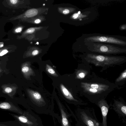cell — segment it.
<instances>
[{"instance_id": "obj_21", "label": "cell", "mask_w": 126, "mask_h": 126, "mask_svg": "<svg viewBox=\"0 0 126 126\" xmlns=\"http://www.w3.org/2000/svg\"><path fill=\"white\" fill-rule=\"evenodd\" d=\"M10 3L13 4H16L18 1L17 0H10Z\"/></svg>"}, {"instance_id": "obj_16", "label": "cell", "mask_w": 126, "mask_h": 126, "mask_svg": "<svg viewBox=\"0 0 126 126\" xmlns=\"http://www.w3.org/2000/svg\"><path fill=\"white\" fill-rule=\"evenodd\" d=\"M29 70V68L26 64H24L22 66L21 70L24 75H26L27 73Z\"/></svg>"}, {"instance_id": "obj_25", "label": "cell", "mask_w": 126, "mask_h": 126, "mask_svg": "<svg viewBox=\"0 0 126 126\" xmlns=\"http://www.w3.org/2000/svg\"><path fill=\"white\" fill-rule=\"evenodd\" d=\"M77 126H85V125L82 124L80 123L78 121V123Z\"/></svg>"}, {"instance_id": "obj_10", "label": "cell", "mask_w": 126, "mask_h": 126, "mask_svg": "<svg viewBox=\"0 0 126 126\" xmlns=\"http://www.w3.org/2000/svg\"><path fill=\"white\" fill-rule=\"evenodd\" d=\"M2 92L8 95L11 98L13 99L18 87L15 84L8 83L2 85L1 86Z\"/></svg>"}, {"instance_id": "obj_12", "label": "cell", "mask_w": 126, "mask_h": 126, "mask_svg": "<svg viewBox=\"0 0 126 126\" xmlns=\"http://www.w3.org/2000/svg\"><path fill=\"white\" fill-rule=\"evenodd\" d=\"M60 110L61 114L63 126H71L66 114L62 108H60Z\"/></svg>"}, {"instance_id": "obj_27", "label": "cell", "mask_w": 126, "mask_h": 126, "mask_svg": "<svg viewBox=\"0 0 126 126\" xmlns=\"http://www.w3.org/2000/svg\"><path fill=\"white\" fill-rule=\"evenodd\" d=\"M3 71V70L2 69L0 66V73H2Z\"/></svg>"}, {"instance_id": "obj_15", "label": "cell", "mask_w": 126, "mask_h": 126, "mask_svg": "<svg viewBox=\"0 0 126 126\" xmlns=\"http://www.w3.org/2000/svg\"><path fill=\"white\" fill-rule=\"evenodd\" d=\"M29 92L31 96L35 100L37 101H39L41 100V96L39 93L31 90Z\"/></svg>"}, {"instance_id": "obj_20", "label": "cell", "mask_w": 126, "mask_h": 126, "mask_svg": "<svg viewBox=\"0 0 126 126\" xmlns=\"http://www.w3.org/2000/svg\"><path fill=\"white\" fill-rule=\"evenodd\" d=\"M22 28L21 27H19L16 28L15 30V32L16 33H19L21 32L22 31Z\"/></svg>"}, {"instance_id": "obj_24", "label": "cell", "mask_w": 126, "mask_h": 126, "mask_svg": "<svg viewBox=\"0 0 126 126\" xmlns=\"http://www.w3.org/2000/svg\"><path fill=\"white\" fill-rule=\"evenodd\" d=\"M41 21L40 19H37L34 22L35 23L38 24L40 23Z\"/></svg>"}, {"instance_id": "obj_13", "label": "cell", "mask_w": 126, "mask_h": 126, "mask_svg": "<svg viewBox=\"0 0 126 126\" xmlns=\"http://www.w3.org/2000/svg\"><path fill=\"white\" fill-rule=\"evenodd\" d=\"M0 126H21L15 120L5 122H0Z\"/></svg>"}, {"instance_id": "obj_29", "label": "cell", "mask_w": 126, "mask_h": 126, "mask_svg": "<svg viewBox=\"0 0 126 126\" xmlns=\"http://www.w3.org/2000/svg\"><path fill=\"white\" fill-rule=\"evenodd\" d=\"M1 97V96H0V97Z\"/></svg>"}, {"instance_id": "obj_2", "label": "cell", "mask_w": 126, "mask_h": 126, "mask_svg": "<svg viewBox=\"0 0 126 126\" xmlns=\"http://www.w3.org/2000/svg\"><path fill=\"white\" fill-rule=\"evenodd\" d=\"M82 62L91 64L102 68V72L109 68L120 65L126 62V57L123 56L105 55L88 53L81 56Z\"/></svg>"}, {"instance_id": "obj_18", "label": "cell", "mask_w": 126, "mask_h": 126, "mask_svg": "<svg viewBox=\"0 0 126 126\" xmlns=\"http://www.w3.org/2000/svg\"><path fill=\"white\" fill-rule=\"evenodd\" d=\"M8 52V51L7 49L3 50L0 52V56H2L6 54Z\"/></svg>"}, {"instance_id": "obj_8", "label": "cell", "mask_w": 126, "mask_h": 126, "mask_svg": "<svg viewBox=\"0 0 126 126\" xmlns=\"http://www.w3.org/2000/svg\"><path fill=\"white\" fill-rule=\"evenodd\" d=\"M0 109L14 112L19 115H22L23 113L17 104L11 101L0 102Z\"/></svg>"}, {"instance_id": "obj_6", "label": "cell", "mask_w": 126, "mask_h": 126, "mask_svg": "<svg viewBox=\"0 0 126 126\" xmlns=\"http://www.w3.org/2000/svg\"><path fill=\"white\" fill-rule=\"evenodd\" d=\"M92 66L89 64L82 62L79 64L75 72V79L80 81L89 78L91 76Z\"/></svg>"}, {"instance_id": "obj_26", "label": "cell", "mask_w": 126, "mask_h": 126, "mask_svg": "<svg viewBox=\"0 0 126 126\" xmlns=\"http://www.w3.org/2000/svg\"><path fill=\"white\" fill-rule=\"evenodd\" d=\"M121 29L122 30H124L126 29V25H123L121 26Z\"/></svg>"}, {"instance_id": "obj_1", "label": "cell", "mask_w": 126, "mask_h": 126, "mask_svg": "<svg viewBox=\"0 0 126 126\" xmlns=\"http://www.w3.org/2000/svg\"><path fill=\"white\" fill-rule=\"evenodd\" d=\"M79 93L90 102L96 105L100 100L119 87L114 83L100 77L94 72L89 78L79 81Z\"/></svg>"}, {"instance_id": "obj_22", "label": "cell", "mask_w": 126, "mask_h": 126, "mask_svg": "<svg viewBox=\"0 0 126 126\" xmlns=\"http://www.w3.org/2000/svg\"><path fill=\"white\" fill-rule=\"evenodd\" d=\"M38 51L37 50H34L32 52V54L34 56L37 55L38 53Z\"/></svg>"}, {"instance_id": "obj_4", "label": "cell", "mask_w": 126, "mask_h": 126, "mask_svg": "<svg viewBox=\"0 0 126 126\" xmlns=\"http://www.w3.org/2000/svg\"><path fill=\"white\" fill-rule=\"evenodd\" d=\"M78 121L85 126H102L98 121L94 109L91 108H80L78 110Z\"/></svg>"}, {"instance_id": "obj_19", "label": "cell", "mask_w": 126, "mask_h": 126, "mask_svg": "<svg viewBox=\"0 0 126 126\" xmlns=\"http://www.w3.org/2000/svg\"><path fill=\"white\" fill-rule=\"evenodd\" d=\"M49 68L47 70L49 73L51 74H54L55 73V71L51 67Z\"/></svg>"}, {"instance_id": "obj_3", "label": "cell", "mask_w": 126, "mask_h": 126, "mask_svg": "<svg viewBox=\"0 0 126 126\" xmlns=\"http://www.w3.org/2000/svg\"><path fill=\"white\" fill-rule=\"evenodd\" d=\"M85 45L90 53L116 55L126 53L125 48L104 43L90 42L85 43Z\"/></svg>"}, {"instance_id": "obj_28", "label": "cell", "mask_w": 126, "mask_h": 126, "mask_svg": "<svg viewBox=\"0 0 126 126\" xmlns=\"http://www.w3.org/2000/svg\"><path fill=\"white\" fill-rule=\"evenodd\" d=\"M39 44V43L38 42H37V43H36V44H37L38 45V44Z\"/></svg>"}, {"instance_id": "obj_5", "label": "cell", "mask_w": 126, "mask_h": 126, "mask_svg": "<svg viewBox=\"0 0 126 126\" xmlns=\"http://www.w3.org/2000/svg\"><path fill=\"white\" fill-rule=\"evenodd\" d=\"M85 43L90 42L110 43L122 46H125L126 42L122 39L114 37L106 36H93L84 39Z\"/></svg>"}, {"instance_id": "obj_11", "label": "cell", "mask_w": 126, "mask_h": 126, "mask_svg": "<svg viewBox=\"0 0 126 126\" xmlns=\"http://www.w3.org/2000/svg\"><path fill=\"white\" fill-rule=\"evenodd\" d=\"M126 82V69H125L115 80L114 83L118 87L122 86Z\"/></svg>"}, {"instance_id": "obj_14", "label": "cell", "mask_w": 126, "mask_h": 126, "mask_svg": "<svg viewBox=\"0 0 126 126\" xmlns=\"http://www.w3.org/2000/svg\"><path fill=\"white\" fill-rule=\"evenodd\" d=\"M38 13L36 9H32L27 10L25 13L26 16L28 17H31L36 15Z\"/></svg>"}, {"instance_id": "obj_23", "label": "cell", "mask_w": 126, "mask_h": 126, "mask_svg": "<svg viewBox=\"0 0 126 126\" xmlns=\"http://www.w3.org/2000/svg\"><path fill=\"white\" fill-rule=\"evenodd\" d=\"M70 12L69 10L66 9L64 10L63 12V13L64 14H68Z\"/></svg>"}, {"instance_id": "obj_30", "label": "cell", "mask_w": 126, "mask_h": 126, "mask_svg": "<svg viewBox=\"0 0 126 126\" xmlns=\"http://www.w3.org/2000/svg\"></svg>"}, {"instance_id": "obj_9", "label": "cell", "mask_w": 126, "mask_h": 126, "mask_svg": "<svg viewBox=\"0 0 126 126\" xmlns=\"http://www.w3.org/2000/svg\"><path fill=\"white\" fill-rule=\"evenodd\" d=\"M100 109L101 111L102 122V126H107V117L110 106L105 99H102L99 101L96 105Z\"/></svg>"}, {"instance_id": "obj_7", "label": "cell", "mask_w": 126, "mask_h": 126, "mask_svg": "<svg viewBox=\"0 0 126 126\" xmlns=\"http://www.w3.org/2000/svg\"><path fill=\"white\" fill-rule=\"evenodd\" d=\"M113 103L112 105V109L119 116L124 118L126 116V102L122 97L119 99H113Z\"/></svg>"}, {"instance_id": "obj_17", "label": "cell", "mask_w": 126, "mask_h": 126, "mask_svg": "<svg viewBox=\"0 0 126 126\" xmlns=\"http://www.w3.org/2000/svg\"><path fill=\"white\" fill-rule=\"evenodd\" d=\"M35 29L34 28H30L28 29L26 31V32L28 33H31L33 32Z\"/></svg>"}]
</instances>
